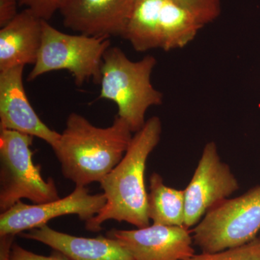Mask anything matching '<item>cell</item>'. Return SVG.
<instances>
[{"instance_id": "cell-1", "label": "cell", "mask_w": 260, "mask_h": 260, "mask_svg": "<svg viewBox=\"0 0 260 260\" xmlns=\"http://www.w3.org/2000/svg\"><path fill=\"white\" fill-rule=\"evenodd\" d=\"M133 133L126 121L118 116L112 125L99 127L83 116L71 113L53 148L63 176L75 186L100 183L124 157Z\"/></svg>"}, {"instance_id": "cell-2", "label": "cell", "mask_w": 260, "mask_h": 260, "mask_svg": "<svg viewBox=\"0 0 260 260\" xmlns=\"http://www.w3.org/2000/svg\"><path fill=\"white\" fill-rule=\"evenodd\" d=\"M162 123L153 116L133 135L119 164L100 182L106 198L101 211L85 222L89 232H99L108 220L126 222L138 229L150 225L145 173L149 155L160 140Z\"/></svg>"}, {"instance_id": "cell-3", "label": "cell", "mask_w": 260, "mask_h": 260, "mask_svg": "<svg viewBox=\"0 0 260 260\" xmlns=\"http://www.w3.org/2000/svg\"><path fill=\"white\" fill-rule=\"evenodd\" d=\"M157 64L153 56L132 61L120 48L109 47L103 57L99 98L116 104L117 115L133 133L145 125L149 108L162 104V94L154 88L151 74Z\"/></svg>"}, {"instance_id": "cell-4", "label": "cell", "mask_w": 260, "mask_h": 260, "mask_svg": "<svg viewBox=\"0 0 260 260\" xmlns=\"http://www.w3.org/2000/svg\"><path fill=\"white\" fill-rule=\"evenodd\" d=\"M204 26L174 0H134L121 37L138 52L169 51L185 47Z\"/></svg>"}, {"instance_id": "cell-5", "label": "cell", "mask_w": 260, "mask_h": 260, "mask_svg": "<svg viewBox=\"0 0 260 260\" xmlns=\"http://www.w3.org/2000/svg\"><path fill=\"white\" fill-rule=\"evenodd\" d=\"M34 137L0 129V211H7L21 200L34 204L59 199L55 181L42 177L32 160Z\"/></svg>"}, {"instance_id": "cell-6", "label": "cell", "mask_w": 260, "mask_h": 260, "mask_svg": "<svg viewBox=\"0 0 260 260\" xmlns=\"http://www.w3.org/2000/svg\"><path fill=\"white\" fill-rule=\"evenodd\" d=\"M110 45L109 38L72 35L59 31L44 20L42 45L27 80L34 81L46 73L67 70L78 86L90 80L100 84L103 57Z\"/></svg>"}, {"instance_id": "cell-7", "label": "cell", "mask_w": 260, "mask_h": 260, "mask_svg": "<svg viewBox=\"0 0 260 260\" xmlns=\"http://www.w3.org/2000/svg\"><path fill=\"white\" fill-rule=\"evenodd\" d=\"M192 232L195 245L203 253L218 252L254 240L260 232V185L220 202Z\"/></svg>"}, {"instance_id": "cell-8", "label": "cell", "mask_w": 260, "mask_h": 260, "mask_svg": "<svg viewBox=\"0 0 260 260\" xmlns=\"http://www.w3.org/2000/svg\"><path fill=\"white\" fill-rule=\"evenodd\" d=\"M104 193L90 194L86 186H75L74 190L63 198L28 205L19 201L0 215V237L16 236L47 225L52 219L75 215L87 222L95 217L106 204Z\"/></svg>"}, {"instance_id": "cell-9", "label": "cell", "mask_w": 260, "mask_h": 260, "mask_svg": "<svg viewBox=\"0 0 260 260\" xmlns=\"http://www.w3.org/2000/svg\"><path fill=\"white\" fill-rule=\"evenodd\" d=\"M239 189L237 178L222 161L214 142L205 145L198 167L184 190V226H196L212 208Z\"/></svg>"}, {"instance_id": "cell-10", "label": "cell", "mask_w": 260, "mask_h": 260, "mask_svg": "<svg viewBox=\"0 0 260 260\" xmlns=\"http://www.w3.org/2000/svg\"><path fill=\"white\" fill-rule=\"evenodd\" d=\"M107 236L119 240L135 260H185L195 254L186 227L153 224L135 230L112 229Z\"/></svg>"}, {"instance_id": "cell-11", "label": "cell", "mask_w": 260, "mask_h": 260, "mask_svg": "<svg viewBox=\"0 0 260 260\" xmlns=\"http://www.w3.org/2000/svg\"><path fill=\"white\" fill-rule=\"evenodd\" d=\"M24 68L18 66L0 71V129L39 138L54 148L61 133L44 124L32 107L24 88Z\"/></svg>"}, {"instance_id": "cell-12", "label": "cell", "mask_w": 260, "mask_h": 260, "mask_svg": "<svg viewBox=\"0 0 260 260\" xmlns=\"http://www.w3.org/2000/svg\"><path fill=\"white\" fill-rule=\"evenodd\" d=\"M134 0H63L59 12L73 31L92 37H121Z\"/></svg>"}, {"instance_id": "cell-13", "label": "cell", "mask_w": 260, "mask_h": 260, "mask_svg": "<svg viewBox=\"0 0 260 260\" xmlns=\"http://www.w3.org/2000/svg\"><path fill=\"white\" fill-rule=\"evenodd\" d=\"M59 251L70 260H135L119 240L110 237H75L45 225L19 234Z\"/></svg>"}, {"instance_id": "cell-14", "label": "cell", "mask_w": 260, "mask_h": 260, "mask_svg": "<svg viewBox=\"0 0 260 260\" xmlns=\"http://www.w3.org/2000/svg\"><path fill=\"white\" fill-rule=\"evenodd\" d=\"M44 20L25 8L0 30V71L34 64L42 45Z\"/></svg>"}, {"instance_id": "cell-15", "label": "cell", "mask_w": 260, "mask_h": 260, "mask_svg": "<svg viewBox=\"0 0 260 260\" xmlns=\"http://www.w3.org/2000/svg\"><path fill=\"white\" fill-rule=\"evenodd\" d=\"M149 190L148 215L153 224L185 227L184 190L166 185L161 176L156 172L150 176Z\"/></svg>"}, {"instance_id": "cell-16", "label": "cell", "mask_w": 260, "mask_h": 260, "mask_svg": "<svg viewBox=\"0 0 260 260\" xmlns=\"http://www.w3.org/2000/svg\"><path fill=\"white\" fill-rule=\"evenodd\" d=\"M185 260H260V237L244 245L218 252L195 254Z\"/></svg>"}, {"instance_id": "cell-17", "label": "cell", "mask_w": 260, "mask_h": 260, "mask_svg": "<svg viewBox=\"0 0 260 260\" xmlns=\"http://www.w3.org/2000/svg\"><path fill=\"white\" fill-rule=\"evenodd\" d=\"M203 24L212 23L221 13V0H174Z\"/></svg>"}, {"instance_id": "cell-18", "label": "cell", "mask_w": 260, "mask_h": 260, "mask_svg": "<svg viewBox=\"0 0 260 260\" xmlns=\"http://www.w3.org/2000/svg\"><path fill=\"white\" fill-rule=\"evenodd\" d=\"M63 0H23L20 3L31 10L39 18L44 20L51 18L56 11H59Z\"/></svg>"}, {"instance_id": "cell-19", "label": "cell", "mask_w": 260, "mask_h": 260, "mask_svg": "<svg viewBox=\"0 0 260 260\" xmlns=\"http://www.w3.org/2000/svg\"><path fill=\"white\" fill-rule=\"evenodd\" d=\"M10 260H70L60 251L54 250L49 256L41 255L24 249L16 242L13 243Z\"/></svg>"}, {"instance_id": "cell-20", "label": "cell", "mask_w": 260, "mask_h": 260, "mask_svg": "<svg viewBox=\"0 0 260 260\" xmlns=\"http://www.w3.org/2000/svg\"><path fill=\"white\" fill-rule=\"evenodd\" d=\"M17 0H0V27L3 28L18 14Z\"/></svg>"}, {"instance_id": "cell-21", "label": "cell", "mask_w": 260, "mask_h": 260, "mask_svg": "<svg viewBox=\"0 0 260 260\" xmlns=\"http://www.w3.org/2000/svg\"><path fill=\"white\" fill-rule=\"evenodd\" d=\"M15 236L0 237V260H10L12 246L15 242Z\"/></svg>"}, {"instance_id": "cell-22", "label": "cell", "mask_w": 260, "mask_h": 260, "mask_svg": "<svg viewBox=\"0 0 260 260\" xmlns=\"http://www.w3.org/2000/svg\"><path fill=\"white\" fill-rule=\"evenodd\" d=\"M17 1H18V3H19V5H20V3H22V2H23V0H17Z\"/></svg>"}]
</instances>
